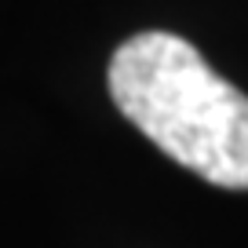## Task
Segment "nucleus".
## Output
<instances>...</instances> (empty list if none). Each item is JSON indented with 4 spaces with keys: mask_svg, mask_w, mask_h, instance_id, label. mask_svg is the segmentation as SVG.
<instances>
[{
    "mask_svg": "<svg viewBox=\"0 0 248 248\" xmlns=\"http://www.w3.org/2000/svg\"><path fill=\"white\" fill-rule=\"evenodd\" d=\"M121 113L171 161L226 190H248V95L223 80L190 40L150 30L109 59Z\"/></svg>",
    "mask_w": 248,
    "mask_h": 248,
    "instance_id": "f257e3e1",
    "label": "nucleus"
}]
</instances>
